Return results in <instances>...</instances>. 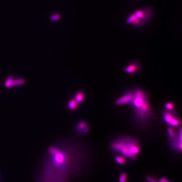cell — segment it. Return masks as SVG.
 <instances>
[{
	"mask_svg": "<svg viewBox=\"0 0 182 182\" xmlns=\"http://www.w3.org/2000/svg\"><path fill=\"white\" fill-rule=\"evenodd\" d=\"M76 146L54 145L49 147L46 155L36 168L35 177L67 182L70 177L77 174L82 164V149Z\"/></svg>",
	"mask_w": 182,
	"mask_h": 182,
	"instance_id": "cell-1",
	"label": "cell"
},
{
	"mask_svg": "<svg viewBox=\"0 0 182 182\" xmlns=\"http://www.w3.org/2000/svg\"><path fill=\"white\" fill-rule=\"evenodd\" d=\"M133 92L134 97L130 104L133 110L134 120L139 124L145 125L153 119L154 114L145 92L142 89Z\"/></svg>",
	"mask_w": 182,
	"mask_h": 182,
	"instance_id": "cell-2",
	"label": "cell"
},
{
	"mask_svg": "<svg viewBox=\"0 0 182 182\" xmlns=\"http://www.w3.org/2000/svg\"><path fill=\"white\" fill-rule=\"evenodd\" d=\"M111 149L126 158L133 159L140 153L141 146L137 139L127 135L115 139L110 144Z\"/></svg>",
	"mask_w": 182,
	"mask_h": 182,
	"instance_id": "cell-3",
	"label": "cell"
},
{
	"mask_svg": "<svg viewBox=\"0 0 182 182\" xmlns=\"http://www.w3.org/2000/svg\"><path fill=\"white\" fill-rule=\"evenodd\" d=\"M150 9L138 10L131 14L127 19V23L138 26L146 21L150 16Z\"/></svg>",
	"mask_w": 182,
	"mask_h": 182,
	"instance_id": "cell-4",
	"label": "cell"
},
{
	"mask_svg": "<svg viewBox=\"0 0 182 182\" xmlns=\"http://www.w3.org/2000/svg\"><path fill=\"white\" fill-rule=\"evenodd\" d=\"M162 118L164 121L171 127H177L180 125V121L177 115L171 110L164 112Z\"/></svg>",
	"mask_w": 182,
	"mask_h": 182,
	"instance_id": "cell-5",
	"label": "cell"
},
{
	"mask_svg": "<svg viewBox=\"0 0 182 182\" xmlns=\"http://www.w3.org/2000/svg\"><path fill=\"white\" fill-rule=\"evenodd\" d=\"M181 129L179 128L177 134L172 138H169L170 146L176 152L181 151Z\"/></svg>",
	"mask_w": 182,
	"mask_h": 182,
	"instance_id": "cell-6",
	"label": "cell"
},
{
	"mask_svg": "<svg viewBox=\"0 0 182 182\" xmlns=\"http://www.w3.org/2000/svg\"><path fill=\"white\" fill-rule=\"evenodd\" d=\"M134 97V92L130 91L125 93L115 101L116 105H122L124 104H130Z\"/></svg>",
	"mask_w": 182,
	"mask_h": 182,
	"instance_id": "cell-7",
	"label": "cell"
},
{
	"mask_svg": "<svg viewBox=\"0 0 182 182\" xmlns=\"http://www.w3.org/2000/svg\"><path fill=\"white\" fill-rule=\"evenodd\" d=\"M76 130L80 133H86L88 132L89 127L86 121H80L78 122L76 125Z\"/></svg>",
	"mask_w": 182,
	"mask_h": 182,
	"instance_id": "cell-8",
	"label": "cell"
},
{
	"mask_svg": "<svg viewBox=\"0 0 182 182\" xmlns=\"http://www.w3.org/2000/svg\"><path fill=\"white\" fill-rule=\"evenodd\" d=\"M139 69V65L136 63H131L127 65L125 69V71L127 73H134L138 72Z\"/></svg>",
	"mask_w": 182,
	"mask_h": 182,
	"instance_id": "cell-9",
	"label": "cell"
},
{
	"mask_svg": "<svg viewBox=\"0 0 182 182\" xmlns=\"http://www.w3.org/2000/svg\"><path fill=\"white\" fill-rule=\"evenodd\" d=\"M78 106V103L74 99H72L70 100L67 104L68 108L71 110H74L77 108Z\"/></svg>",
	"mask_w": 182,
	"mask_h": 182,
	"instance_id": "cell-10",
	"label": "cell"
},
{
	"mask_svg": "<svg viewBox=\"0 0 182 182\" xmlns=\"http://www.w3.org/2000/svg\"><path fill=\"white\" fill-rule=\"evenodd\" d=\"M84 97H85L84 93L81 91H80L76 93V94L75 95L74 99L78 103H80L83 101Z\"/></svg>",
	"mask_w": 182,
	"mask_h": 182,
	"instance_id": "cell-11",
	"label": "cell"
},
{
	"mask_svg": "<svg viewBox=\"0 0 182 182\" xmlns=\"http://www.w3.org/2000/svg\"><path fill=\"white\" fill-rule=\"evenodd\" d=\"M14 78L12 76H8L6 79L5 80V81L4 82V85L6 88H11L13 87V82Z\"/></svg>",
	"mask_w": 182,
	"mask_h": 182,
	"instance_id": "cell-12",
	"label": "cell"
},
{
	"mask_svg": "<svg viewBox=\"0 0 182 182\" xmlns=\"http://www.w3.org/2000/svg\"><path fill=\"white\" fill-rule=\"evenodd\" d=\"M115 160L116 163L119 165H124L126 163V159L122 156H116L115 157Z\"/></svg>",
	"mask_w": 182,
	"mask_h": 182,
	"instance_id": "cell-13",
	"label": "cell"
},
{
	"mask_svg": "<svg viewBox=\"0 0 182 182\" xmlns=\"http://www.w3.org/2000/svg\"><path fill=\"white\" fill-rule=\"evenodd\" d=\"M24 83H25V80L23 78H20L16 79H14L13 82V87L22 85L24 84Z\"/></svg>",
	"mask_w": 182,
	"mask_h": 182,
	"instance_id": "cell-14",
	"label": "cell"
},
{
	"mask_svg": "<svg viewBox=\"0 0 182 182\" xmlns=\"http://www.w3.org/2000/svg\"><path fill=\"white\" fill-rule=\"evenodd\" d=\"M177 132L178 131H176L175 129H174V128L171 127H170L167 129V133L169 138H172L174 137L177 134Z\"/></svg>",
	"mask_w": 182,
	"mask_h": 182,
	"instance_id": "cell-15",
	"label": "cell"
},
{
	"mask_svg": "<svg viewBox=\"0 0 182 182\" xmlns=\"http://www.w3.org/2000/svg\"><path fill=\"white\" fill-rule=\"evenodd\" d=\"M127 179V174L125 172H122L121 173L119 176L118 179L119 182H126Z\"/></svg>",
	"mask_w": 182,
	"mask_h": 182,
	"instance_id": "cell-16",
	"label": "cell"
},
{
	"mask_svg": "<svg viewBox=\"0 0 182 182\" xmlns=\"http://www.w3.org/2000/svg\"><path fill=\"white\" fill-rule=\"evenodd\" d=\"M35 178L36 182H57L56 181L49 180V179H45V178H41V177H35Z\"/></svg>",
	"mask_w": 182,
	"mask_h": 182,
	"instance_id": "cell-17",
	"label": "cell"
},
{
	"mask_svg": "<svg viewBox=\"0 0 182 182\" xmlns=\"http://www.w3.org/2000/svg\"><path fill=\"white\" fill-rule=\"evenodd\" d=\"M165 108L166 109V110H172L174 108V106L173 105V104H172L170 102H168L165 104Z\"/></svg>",
	"mask_w": 182,
	"mask_h": 182,
	"instance_id": "cell-18",
	"label": "cell"
},
{
	"mask_svg": "<svg viewBox=\"0 0 182 182\" xmlns=\"http://www.w3.org/2000/svg\"><path fill=\"white\" fill-rule=\"evenodd\" d=\"M146 179H147V180L148 181V182H158V180H157L156 179H155V178L153 177H151L150 176H147L146 177Z\"/></svg>",
	"mask_w": 182,
	"mask_h": 182,
	"instance_id": "cell-19",
	"label": "cell"
},
{
	"mask_svg": "<svg viewBox=\"0 0 182 182\" xmlns=\"http://www.w3.org/2000/svg\"><path fill=\"white\" fill-rule=\"evenodd\" d=\"M52 16L53 17H51V20L52 21H57V20H59L60 18V15H58V14L53 15Z\"/></svg>",
	"mask_w": 182,
	"mask_h": 182,
	"instance_id": "cell-20",
	"label": "cell"
},
{
	"mask_svg": "<svg viewBox=\"0 0 182 182\" xmlns=\"http://www.w3.org/2000/svg\"><path fill=\"white\" fill-rule=\"evenodd\" d=\"M158 182H171V181L167 178L162 177V178H161L159 179V180H158Z\"/></svg>",
	"mask_w": 182,
	"mask_h": 182,
	"instance_id": "cell-21",
	"label": "cell"
}]
</instances>
